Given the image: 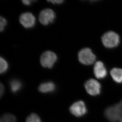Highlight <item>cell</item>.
Returning <instances> with one entry per match:
<instances>
[{"label":"cell","instance_id":"1","mask_svg":"<svg viewBox=\"0 0 122 122\" xmlns=\"http://www.w3.org/2000/svg\"><path fill=\"white\" fill-rule=\"evenodd\" d=\"M104 115L111 121H119L122 117V100L107 107L104 112Z\"/></svg>","mask_w":122,"mask_h":122},{"label":"cell","instance_id":"2","mask_svg":"<svg viewBox=\"0 0 122 122\" xmlns=\"http://www.w3.org/2000/svg\"><path fill=\"white\" fill-rule=\"evenodd\" d=\"M102 41L105 47L112 48L116 47L119 45L120 42V37L116 32L109 31L103 35Z\"/></svg>","mask_w":122,"mask_h":122},{"label":"cell","instance_id":"3","mask_svg":"<svg viewBox=\"0 0 122 122\" xmlns=\"http://www.w3.org/2000/svg\"><path fill=\"white\" fill-rule=\"evenodd\" d=\"M78 59L80 62L85 65H91L95 61L96 57L89 48H84L78 53Z\"/></svg>","mask_w":122,"mask_h":122},{"label":"cell","instance_id":"4","mask_svg":"<svg viewBox=\"0 0 122 122\" xmlns=\"http://www.w3.org/2000/svg\"><path fill=\"white\" fill-rule=\"evenodd\" d=\"M85 87L86 92L91 95H98L101 92V84L94 79L88 80L85 83Z\"/></svg>","mask_w":122,"mask_h":122},{"label":"cell","instance_id":"5","mask_svg":"<svg viewBox=\"0 0 122 122\" xmlns=\"http://www.w3.org/2000/svg\"><path fill=\"white\" fill-rule=\"evenodd\" d=\"M56 60L57 56L55 53L51 51H46L41 56V64L43 67L51 68Z\"/></svg>","mask_w":122,"mask_h":122},{"label":"cell","instance_id":"6","mask_svg":"<svg viewBox=\"0 0 122 122\" xmlns=\"http://www.w3.org/2000/svg\"><path fill=\"white\" fill-rule=\"evenodd\" d=\"M70 111L75 116L81 117L86 114L87 110L84 102L78 101L74 103L70 106Z\"/></svg>","mask_w":122,"mask_h":122},{"label":"cell","instance_id":"7","mask_svg":"<svg viewBox=\"0 0 122 122\" xmlns=\"http://www.w3.org/2000/svg\"><path fill=\"white\" fill-rule=\"evenodd\" d=\"M55 17V14L53 10L51 9H46L41 12L39 19L42 24L47 25L53 21Z\"/></svg>","mask_w":122,"mask_h":122},{"label":"cell","instance_id":"8","mask_svg":"<svg viewBox=\"0 0 122 122\" xmlns=\"http://www.w3.org/2000/svg\"><path fill=\"white\" fill-rule=\"evenodd\" d=\"M20 21L23 27L26 28L32 27L35 23V18L30 12H26L22 14L20 17Z\"/></svg>","mask_w":122,"mask_h":122},{"label":"cell","instance_id":"9","mask_svg":"<svg viewBox=\"0 0 122 122\" xmlns=\"http://www.w3.org/2000/svg\"><path fill=\"white\" fill-rule=\"evenodd\" d=\"M94 73L97 78L103 79L107 74L106 69L102 62L98 61L96 62L94 67Z\"/></svg>","mask_w":122,"mask_h":122},{"label":"cell","instance_id":"10","mask_svg":"<svg viewBox=\"0 0 122 122\" xmlns=\"http://www.w3.org/2000/svg\"><path fill=\"white\" fill-rule=\"evenodd\" d=\"M55 89V85L52 82L43 83L38 87L39 91L44 93L52 92L54 91Z\"/></svg>","mask_w":122,"mask_h":122},{"label":"cell","instance_id":"11","mask_svg":"<svg viewBox=\"0 0 122 122\" xmlns=\"http://www.w3.org/2000/svg\"><path fill=\"white\" fill-rule=\"evenodd\" d=\"M110 74L112 78L116 83H122V69L114 68L110 71Z\"/></svg>","mask_w":122,"mask_h":122},{"label":"cell","instance_id":"12","mask_svg":"<svg viewBox=\"0 0 122 122\" xmlns=\"http://www.w3.org/2000/svg\"><path fill=\"white\" fill-rule=\"evenodd\" d=\"M22 87L21 82L17 80H13L10 83V88L12 92L16 93L18 92Z\"/></svg>","mask_w":122,"mask_h":122},{"label":"cell","instance_id":"13","mask_svg":"<svg viewBox=\"0 0 122 122\" xmlns=\"http://www.w3.org/2000/svg\"><path fill=\"white\" fill-rule=\"evenodd\" d=\"M0 122H16V118L12 114L7 113L1 117Z\"/></svg>","mask_w":122,"mask_h":122},{"label":"cell","instance_id":"14","mask_svg":"<svg viewBox=\"0 0 122 122\" xmlns=\"http://www.w3.org/2000/svg\"><path fill=\"white\" fill-rule=\"evenodd\" d=\"M26 122H41L39 117L36 113H32L26 119Z\"/></svg>","mask_w":122,"mask_h":122},{"label":"cell","instance_id":"15","mask_svg":"<svg viewBox=\"0 0 122 122\" xmlns=\"http://www.w3.org/2000/svg\"><path fill=\"white\" fill-rule=\"evenodd\" d=\"M8 67V64L6 61L2 57L0 58V73L2 74L7 70Z\"/></svg>","mask_w":122,"mask_h":122},{"label":"cell","instance_id":"16","mask_svg":"<svg viewBox=\"0 0 122 122\" xmlns=\"http://www.w3.org/2000/svg\"><path fill=\"white\" fill-rule=\"evenodd\" d=\"M6 24V21L4 17H0V30L2 32Z\"/></svg>","mask_w":122,"mask_h":122},{"label":"cell","instance_id":"17","mask_svg":"<svg viewBox=\"0 0 122 122\" xmlns=\"http://www.w3.org/2000/svg\"><path fill=\"white\" fill-rule=\"evenodd\" d=\"M48 2H51L53 4H61L62 3V2H63V0H48Z\"/></svg>","mask_w":122,"mask_h":122},{"label":"cell","instance_id":"18","mask_svg":"<svg viewBox=\"0 0 122 122\" xmlns=\"http://www.w3.org/2000/svg\"><path fill=\"white\" fill-rule=\"evenodd\" d=\"M0 97H2L4 92V87L3 85H2V83H0Z\"/></svg>","mask_w":122,"mask_h":122},{"label":"cell","instance_id":"19","mask_svg":"<svg viewBox=\"0 0 122 122\" xmlns=\"http://www.w3.org/2000/svg\"><path fill=\"white\" fill-rule=\"evenodd\" d=\"M32 1L30 0H22V2L24 5H29L31 4Z\"/></svg>","mask_w":122,"mask_h":122},{"label":"cell","instance_id":"20","mask_svg":"<svg viewBox=\"0 0 122 122\" xmlns=\"http://www.w3.org/2000/svg\"><path fill=\"white\" fill-rule=\"evenodd\" d=\"M119 122H122V117L121 119H120V120L119 121Z\"/></svg>","mask_w":122,"mask_h":122}]
</instances>
